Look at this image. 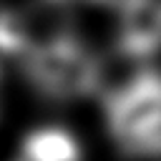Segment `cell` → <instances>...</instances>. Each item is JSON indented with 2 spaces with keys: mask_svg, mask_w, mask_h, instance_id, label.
<instances>
[{
  "mask_svg": "<svg viewBox=\"0 0 161 161\" xmlns=\"http://www.w3.org/2000/svg\"><path fill=\"white\" fill-rule=\"evenodd\" d=\"M106 128L131 158H161V73L136 70L103 96Z\"/></svg>",
  "mask_w": 161,
  "mask_h": 161,
  "instance_id": "cell-1",
  "label": "cell"
},
{
  "mask_svg": "<svg viewBox=\"0 0 161 161\" xmlns=\"http://www.w3.org/2000/svg\"><path fill=\"white\" fill-rule=\"evenodd\" d=\"M20 60L28 83L45 98L75 101L101 91V60L68 33L43 40Z\"/></svg>",
  "mask_w": 161,
  "mask_h": 161,
  "instance_id": "cell-2",
  "label": "cell"
},
{
  "mask_svg": "<svg viewBox=\"0 0 161 161\" xmlns=\"http://www.w3.org/2000/svg\"><path fill=\"white\" fill-rule=\"evenodd\" d=\"M116 45L128 58H148L161 50V0H113Z\"/></svg>",
  "mask_w": 161,
  "mask_h": 161,
  "instance_id": "cell-3",
  "label": "cell"
},
{
  "mask_svg": "<svg viewBox=\"0 0 161 161\" xmlns=\"http://www.w3.org/2000/svg\"><path fill=\"white\" fill-rule=\"evenodd\" d=\"M13 161H83V156L70 131L45 126L25 133Z\"/></svg>",
  "mask_w": 161,
  "mask_h": 161,
  "instance_id": "cell-4",
  "label": "cell"
},
{
  "mask_svg": "<svg viewBox=\"0 0 161 161\" xmlns=\"http://www.w3.org/2000/svg\"><path fill=\"white\" fill-rule=\"evenodd\" d=\"M43 3H48L53 8H73V5H98V3H106V0H43Z\"/></svg>",
  "mask_w": 161,
  "mask_h": 161,
  "instance_id": "cell-5",
  "label": "cell"
},
{
  "mask_svg": "<svg viewBox=\"0 0 161 161\" xmlns=\"http://www.w3.org/2000/svg\"><path fill=\"white\" fill-rule=\"evenodd\" d=\"M3 60H5V58H3V53H0V65H3Z\"/></svg>",
  "mask_w": 161,
  "mask_h": 161,
  "instance_id": "cell-6",
  "label": "cell"
}]
</instances>
